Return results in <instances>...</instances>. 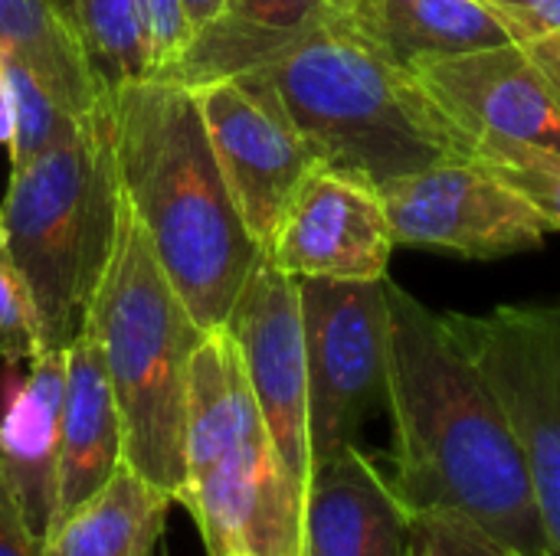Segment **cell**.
<instances>
[{
  "label": "cell",
  "mask_w": 560,
  "mask_h": 556,
  "mask_svg": "<svg viewBox=\"0 0 560 556\" xmlns=\"http://www.w3.org/2000/svg\"><path fill=\"white\" fill-rule=\"evenodd\" d=\"M43 351L39 311L23 272L7 246L0 249V357L3 364H30Z\"/></svg>",
  "instance_id": "obj_25"
},
{
  "label": "cell",
  "mask_w": 560,
  "mask_h": 556,
  "mask_svg": "<svg viewBox=\"0 0 560 556\" xmlns=\"http://www.w3.org/2000/svg\"><path fill=\"white\" fill-rule=\"evenodd\" d=\"M121 184L108 95L79 131L10 174L0 206L7 252L23 272L46 347H69L115 249Z\"/></svg>",
  "instance_id": "obj_6"
},
{
  "label": "cell",
  "mask_w": 560,
  "mask_h": 556,
  "mask_svg": "<svg viewBox=\"0 0 560 556\" xmlns=\"http://www.w3.org/2000/svg\"><path fill=\"white\" fill-rule=\"evenodd\" d=\"M7 85H10V98H13V138H10V167L20 170L26 164H33L39 154L66 144L75 131L79 121L72 111H66L43 85L39 79L23 69L20 62L0 56Z\"/></svg>",
  "instance_id": "obj_21"
},
{
  "label": "cell",
  "mask_w": 560,
  "mask_h": 556,
  "mask_svg": "<svg viewBox=\"0 0 560 556\" xmlns=\"http://www.w3.org/2000/svg\"><path fill=\"white\" fill-rule=\"evenodd\" d=\"M469 151L482 138H512L560 151V105L538 66L512 39L410 69Z\"/></svg>",
  "instance_id": "obj_13"
},
{
  "label": "cell",
  "mask_w": 560,
  "mask_h": 556,
  "mask_svg": "<svg viewBox=\"0 0 560 556\" xmlns=\"http://www.w3.org/2000/svg\"><path fill=\"white\" fill-rule=\"evenodd\" d=\"M141 10L148 26V46H151V75H158L184 52L194 29L187 23L180 0H141Z\"/></svg>",
  "instance_id": "obj_27"
},
{
  "label": "cell",
  "mask_w": 560,
  "mask_h": 556,
  "mask_svg": "<svg viewBox=\"0 0 560 556\" xmlns=\"http://www.w3.org/2000/svg\"><path fill=\"white\" fill-rule=\"evenodd\" d=\"M377 190L397 246L502 259L538 249L551 233L538 210L476 157H450Z\"/></svg>",
  "instance_id": "obj_10"
},
{
  "label": "cell",
  "mask_w": 560,
  "mask_h": 556,
  "mask_svg": "<svg viewBox=\"0 0 560 556\" xmlns=\"http://www.w3.org/2000/svg\"><path fill=\"white\" fill-rule=\"evenodd\" d=\"M450 321L515 433L548 556H560V305H502Z\"/></svg>",
  "instance_id": "obj_7"
},
{
  "label": "cell",
  "mask_w": 560,
  "mask_h": 556,
  "mask_svg": "<svg viewBox=\"0 0 560 556\" xmlns=\"http://www.w3.org/2000/svg\"><path fill=\"white\" fill-rule=\"evenodd\" d=\"M190 92L230 197L249 236L269 252L295 190L322 161L259 72L217 79Z\"/></svg>",
  "instance_id": "obj_9"
},
{
  "label": "cell",
  "mask_w": 560,
  "mask_h": 556,
  "mask_svg": "<svg viewBox=\"0 0 560 556\" xmlns=\"http://www.w3.org/2000/svg\"><path fill=\"white\" fill-rule=\"evenodd\" d=\"M0 556H46L43 537L30 528L0 475Z\"/></svg>",
  "instance_id": "obj_28"
},
{
  "label": "cell",
  "mask_w": 560,
  "mask_h": 556,
  "mask_svg": "<svg viewBox=\"0 0 560 556\" xmlns=\"http://www.w3.org/2000/svg\"><path fill=\"white\" fill-rule=\"evenodd\" d=\"M259 72L318 161L374 187L450 157H472L413 72L387 62L341 26L292 36Z\"/></svg>",
  "instance_id": "obj_3"
},
{
  "label": "cell",
  "mask_w": 560,
  "mask_h": 556,
  "mask_svg": "<svg viewBox=\"0 0 560 556\" xmlns=\"http://www.w3.org/2000/svg\"><path fill=\"white\" fill-rule=\"evenodd\" d=\"M75 26L105 92L151 75L141 0H75Z\"/></svg>",
  "instance_id": "obj_20"
},
{
  "label": "cell",
  "mask_w": 560,
  "mask_h": 556,
  "mask_svg": "<svg viewBox=\"0 0 560 556\" xmlns=\"http://www.w3.org/2000/svg\"><path fill=\"white\" fill-rule=\"evenodd\" d=\"M13 138V98H10V85L0 66V144H10Z\"/></svg>",
  "instance_id": "obj_30"
},
{
  "label": "cell",
  "mask_w": 560,
  "mask_h": 556,
  "mask_svg": "<svg viewBox=\"0 0 560 556\" xmlns=\"http://www.w3.org/2000/svg\"><path fill=\"white\" fill-rule=\"evenodd\" d=\"M331 26L407 72L427 59L509 43L505 26L482 0H345Z\"/></svg>",
  "instance_id": "obj_17"
},
{
  "label": "cell",
  "mask_w": 560,
  "mask_h": 556,
  "mask_svg": "<svg viewBox=\"0 0 560 556\" xmlns=\"http://www.w3.org/2000/svg\"><path fill=\"white\" fill-rule=\"evenodd\" d=\"M226 331L233 334L249 390L289 475L305 492L312 475L308 442V357L299 279L262 259L246 279Z\"/></svg>",
  "instance_id": "obj_11"
},
{
  "label": "cell",
  "mask_w": 560,
  "mask_h": 556,
  "mask_svg": "<svg viewBox=\"0 0 560 556\" xmlns=\"http://www.w3.org/2000/svg\"><path fill=\"white\" fill-rule=\"evenodd\" d=\"M180 3H184V13H187L190 29H200L203 23H210L213 16L223 13V3L226 0H180Z\"/></svg>",
  "instance_id": "obj_29"
},
{
  "label": "cell",
  "mask_w": 560,
  "mask_h": 556,
  "mask_svg": "<svg viewBox=\"0 0 560 556\" xmlns=\"http://www.w3.org/2000/svg\"><path fill=\"white\" fill-rule=\"evenodd\" d=\"M49 3H52V7H56V10H59V13L75 26V0H49ZM75 29H79V26H75Z\"/></svg>",
  "instance_id": "obj_31"
},
{
  "label": "cell",
  "mask_w": 560,
  "mask_h": 556,
  "mask_svg": "<svg viewBox=\"0 0 560 556\" xmlns=\"http://www.w3.org/2000/svg\"><path fill=\"white\" fill-rule=\"evenodd\" d=\"M308 357L312 465L358 446L364 423L387 410V279H299Z\"/></svg>",
  "instance_id": "obj_8"
},
{
  "label": "cell",
  "mask_w": 560,
  "mask_h": 556,
  "mask_svg": "<svg viewBox=\"0 0 560 556\" xmlns=\"http://www.w3.org/2000/svg\"><path fill=\"white\" fill-rule=\"evenodd\" d=\"M20 367L7 364L0 380V475L30 528L46 537L56 508L66 347H46Z\"/></svg>",
  "instance_id": "obj_15"
},
{
  "label": "cell",
  "mask_w": 560,
  "mask_h": 556,
  "mask_svg": "<svg viewBox=\"0 0 560 556\" xmlns=\"http://www.w3.org/2000/svg\"><path fill=\"white\" fill-rule=\"evenodd\" d=\"M394 246L381 190L318 164L295 190L266 259L295 279L377 282L387 279Z\"/></svg>",
  "instance_id": "obj_12"
},
{
  "label": "cell",
  "mask_w": 560,
  "mask_h": 556,
  "mask_svg": "<svg viewBox=\"0 0 560 556\" xmlns=\"http://www.w3.org/2000/svg\"><path fill=\"white\" fill-rule=\"evenodd\" d=\"M345 0H226L223 13L259 23L276 33H308L338 16Z\"/></svg>",
  "instance_id": "obj_26"
},
{
  "label": "cell",
  "mask_w": 560,
  "mask_h": 556,
  "mask_svg": "<svg viewBox=\"0 0 560 556\" xmlns=\"http://www.w3.org/2000/svg\"><path fill=\"white\" fill-rule=\"evenodd\" d=\"M538 66L560 105V0H482Z\"/></svg>",
  "instance_id": "obj_23"
},
{
  "label": "cell",
  "mask_w": 560,
  "mask_h": 556,
  "mask_svg": "<svg viewBox=\"0 0 560 556\" xmlns=\"http://www.w3.org/2000/svg\"><path fill=\"white\" fill-rule=\"evenodd\" d=\"M121 456V416L105 370V357L92 331H79L66 347V393L59 419V465H56V508L49 531L85 505L115 469Z\"/></svg>",
  "instance_id": "obj_16"
},
{
  "label": "cell",
  "mask_w": 560,
  "mask_h": 556,
  "mask_svg": "<svg viewBox=\"0 0 560 556\" xmlns=\"http://www.w3.org/2000/svg\"><path fill=\"white\" fill-rule=\"evenodd\" d=\"M413 556H525L459 511L413 514Z\"/></svg>",
  "instance_id": "obj_24"
},
{
  "label": "cell",
  "mask_w": 560,
  "mask_h": 556,
  "mask_svg": "<svg viewBox=\"0 0 560 556\" xmlns=\"http://www.w3.org/2000/svg\"><path fill=\"white\" fill-rule=\"evenodd\" d=\"M7 246V236H3V216H0V249Z\"/></svg>",
  "instance_id": "obj_32"
},
{
  "label": "cell",
  "mask_w": 560,
  "mask_h": 556,
  "mask_svg": "<svg viewBox=\"0 0 560 556\" xmlns=\"http://www.w3.org/2000/svg\"><path fill=\"white\" fill-rule=\"evenodd\" d=\"M472 157L518 190L551 229H560V151L512 138H482L472 144Z\"/></svg>",
  "instance_id": "obj_22"
},
{
  "label": "cell",
  "mask_w": 560,
  "mask_h": 556,
  "mask_svg": "<svg viewBox=\"0 0 560 556\" xmlns=\"http://www.w3.org/2000/svg\"><path fill=\"white\" fill-rule=\"evenodd\" d=\"M174 498L141 478L131 465L59 521L46 537V556H154Z\"/></svg>",
  "instance_id": "obj_18"
},
{
  "label": "cell",
  "mask_w": 560,
  "mask_h": 556,
  "mask_svg": "<svg viewBox=\"0 0 560 556\" xmlns=\"http://www.w3.org/2000/svg\"><path fill=\"white\" fill-rule=\"evenodd\" d=\"M305 492L282 465L226 328L203 334L187 370L184 505L207 556H299Z\"/></svg>",
  "instance_id": "obj_4"
},
{
  "label": "cell",
  "mask_w": 560,
  "mask_h": 556,
  "mask_svg": "<svg viewBox=\"0 0 560 556\" xmlns=\"http://www.w3.org/2000/svg\"><path fill=\"white\" fill-rule=\"evenodd\" d=\"M0 56L30 69L75 118L95 111L108 95L79 29L49 0H0Z\"/></svg>",
  "instance_id": "obj_19"
},
{
  "label": "cell",
  "mask_w": 560,
  "mask_h": 556,
  "mask_svg": "<svg viewBox=\"0 0 560 556\" xmlns=\"http://www.w3.org/2000/svg\"><path fill=\"white\" fill-rule=\"evenodd\" d=\"M387 305L397 495L413 514L459 511L525 556H548L515 433L450 315H436L390 279Z\"/></svg>",
  "instance_id": "obj_1"
},
{
  "label": "cell",
  "mask_w": 560,
  "mask_h": 556,
  "mask_svg": "<svg viewBox=\"0 0 560 556\" xmlns=\"http://www.w3.org/2000/svg\"><path fill=\"white\" fill-rule=\"evenodd\" d=\"M299 556H413V511L358 446L312 465Z\"/></svg>",
  "instance_id": "obj_14"
},
{
  "label": "cell",
  "mask_w": 560,
  "mask_h": 556,
  "mask_svg": "<svg viewBox=\"0 0 560 556\" xmlns=\"http://www.w3.org/2000/svg\"><path fill=\"white\" fill-rule=\"evenodd\" d=\"M85 331L102 347L121 416V456L174 501L184 485L187 370L203 328L161 269L121 193L115 249L92 295Z\"/></svg>",
  "instance_id": "obj_5"
},
{
  "label": "cell",
  "mask_w": 560,
  "mask_h": 556,
  "mask_svg": "<svg viewBox=\"0 0 560 556\" xmlns=\"http://www.w3.org/2000/svg\"><path fill=\"white\" fill-rule=\"evenodd\" d=\"M108 108L118 184L161 269L203 331L226 328L266 252L230 197L194 92L148 75L108 92Z\"/></svg>",
  "instance_id": "obj_2"
}]
</instances>
